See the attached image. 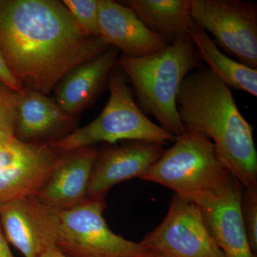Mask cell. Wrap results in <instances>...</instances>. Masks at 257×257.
Here are the masks:
<instances>
[{
	"label": "cell",
	"instance_id": "e0dca14e",
	"mask_svg": "<svg viewBox=\"0 0 257 257\" xmlns=\"http://www.w3.org/2000/svg\"><path fill=\"white\" fill-rule=\"evenodd\" d=\"M124 3L169 45L189 36L192 0H127Z\"/></svg>",
	"mask_w": 257,
	"mask_h": 257
},
{
	"label": "cell",
	"instance_id": "ba28073f",
	"mask_svg": "<svg viewBox=\"0 0 257 257\" xmlns=\"http://www.w3.org/2000/svg\"><path fill=\"white\" fill-rule=\"evenodd\" d=\"M145 249L171 257H224L199 206L175 194L163 221L140 242Z\"/></svg>",
	"mask_w": 257,
	"mask_h": 257
},
{
	"label": "cell",
	"instance_id": "d6986e66",
	"mask_svg": "<svg viewBox=\"0 0 257 257\" xmlns=\"http://www.w3.org/2000/svg\"><path fill=\"white\" fill-rule=\"evenodd\" d=\"M99 0H63L76 23L88 36H99L98 27Z\"/></svg>",
	"mask_w": 257,
	"mask_h": 257
},
{
	"label": "cell",
	"instance_id": "603a6c76",
	"mask_svg": "<svg viewBox=\"0 0 257 257\" xmlns=\"http://www.w3.org/2000/svg\"><path fill=\"white\" fill-rule=\"evenodd\" d=\"M0 257H14L10 251L8 241L5 235L2 232L1 229H0Z\"/></svg>",
	"mask_w": 257,
	"mask_h": 257
},
{
	"label": "cell",
	"instance_id": "7c38bea8",
	"mask_svg": "<svg viewBox=\"0 0 257 257\" xmlns=\"http://www.w3.org/2000/svg\"><path fill=\"white\" fill-rule=\"evenodd\" d=\"M165 150L164 145L133 140L100 151L88 185L87 197L104 198L116 184L141 178Z\"/></svg>",
	"mask_w": 257,
	"mask_h": 257
},
{
	"label": "cell",
	"instance_id": "6da1fadb",
	"mask_svg": "<svg viewBox=\"0 0 257 257\" xmlns=\"http://www.w3.org/2000/svg\"><path fill=\"white\" fill-rule=\"evenodd\" d=\"M109 46L79 28L57 0H0V54L24 88L50 94L79 64Z\"/></svg>",
	"mask_w": 257,
	"mask_h": 257
},
{
	"label": "cell",
	"instance_id": "9a60e30c",
	"mask_svg": "<svg viewBox=\"0 0 257 257\" xmlns=\"http://www.w3.org/2000/svg\"><path fill=\"white\" fill-rule=\"evenodd\" d=\"M100 151L83 147L62 155L55 170L36 197L57 209H68L87 198L89 180Z\"/></svg>",
	"mask_w": 257,
	"mask_h": 257
},
{
	"label": "cell",
	"instance_id": "2e32d148",
	"mask_svg": "<svg viewBox=\"0 0 257 257\" xmlns=\"http://www.w3.org/2000/svg\"><path fill=\"white\" fill-rule=\"evenodd\" d=\"M118 53L117 49L109 47L94 60L72 69L56 86V102L74 117L87 109L107 86Z\"/></svg>",
	"mask_w": 257,
	"mask_h": 257
},
{
	"label": "cell",
	"instance_id": "4fadbf2b",
	"mask_svg": "<svg viewBox=\"0 0 257 257\" xmlns=\"http://www.w3.org/2000/svg\"><path fill=\"white\" fill-rule=\"evenodd\" d=\"M15 138L23 143H52L76 130L75 117L46 94L25 88L18 93Z\"/></svg>",
	"mask_w": 257,
	"mask_h": 257
},
{
	"label": "cell",
	"instance_id": "277c9868",
	"mask_svg": "<svg viewBox=\"0 0 257 257\" xmlns=\"http://www.w3.org/2000/svg\"><path fill=\"white\" fill-rule=\"evenodd\" d=\"M127 82L116 64L108 79L109 99L99 116L65 138L50 143L51 147L64 155L99 143L138 140L164 146L168 142L175 143L177 138L152 122L139 107Z\"/></svg>",
	"mask_w": 257,
	"mask_h": 257
},
{
	"label": "cell",
	"instance_id": "8fae6325",
	"mask_svg": "<svg viewBox=\"0 0 257 257\" xmlns=\"http://www.w3.org/2000/svg\"><path fill=\"white\" fill-rule=\"evenodd\" d=\"M0 221L7 241L25 257H40L55 245L58 209L44 204L35 195L0 207Z\"/></svg>",
	"mask_w": 257,
	"mask_h": 257
},
{
	"label": "cell",
	"instance_id": "9c48e42d",
	"mask_svg": "<svg viewBox=\"0 0 257 257\" xmlns=\"http://www.w3.org/2000/svg\"><path fill=\"white\" fill-rule=\"evenodd\" d=\"M61 156L50 143H23L15 136L0 138V207L36 195Z\"/></svg>",
	"mask_w": 257,
	"mask_h": 257
},
{
	"label": "cell",
	"instance_id": "ac0fdd59",
	"mask_svg": "<svg viewBox=\"0 0 257 257\" xmlns=\"http://www.w3.org/2000/svg\"><path fill=\"white\" fill-rule=\"evenodd\" d=\"M189 37L202 62L209 70L228 87L257 96V69L233 60L216 46L209 34L195 23L189 30Z\"/></svg>",
	"mask_w": 257,
	"mask_h": 257
},
{
	"label": "cell",
	"instance_id": "44dd1931",
	"mask_svg": "<svg viewBox=\"0 0 257 257\" xmlns=\"http://www.w3.org/2000/svg\"><path fill=\"white\" fill-rule=\"evenodd\" d=\"M241 211L248 243L253 253L257 251V188L243 189Z\"/></svg>",
	"mask_w": 257,
	"mask_h": 257
},
{
	"label": "cell",
	"instance_id": "52a82bcc",
	"mask_svg": "<svg viewBox=\"0 0 257 257\" xmlns=\"http://www.w3.org/2000/svg\"><path fill=\"white\" fill-rule=\"evenodd\" d=\"M192 18L241 63L257 69V5L239 0H192Z\"/></svg>",
	"mask_w": 257,
	"mask_h": 257
},
{
	"label": "cell",
	"instance_id": "d4e9b609",
	"mask_svg": "<svg viewBox=\"0 0 257 257\" xmlns=\"http://www.w3.org/2000/svg\"><path fill=\"white\" fill-rule=\"evenodd\" d=\"M142 257H171V256H167V255L165 254V253L157 252V251H148V250H147V252L146 254L144 255V256H142Z\"/></svg>",
	"mask_w": 257,
	"mask_h": 257
},
{
	"label": "cell",
	"instance_id": "7a4b0ae2",
	"mask_svg": "<svg viewBox=\"0 0 257 257\" xmlns=\"http://www.w3.org/2000/svg\"><path fill=\"white\" fill-rule=\"evenodd\" d=\"M186 131L209 139L243 189L257 188L253 127L241 114L230 88L208 68L189 73L177 99Z\"/></svg>",
	"mask_w": 257,
	"mask_h": 257
},
{
	"label": "cell",
	"instance_id": "3957f363",
	"mask_svg": "<svg viewBox=\"0 0 257 257\" xmlns=\"http://www.w3.org/2000/svg\"><path fill=\"white\" fill-rule=\"evenodd\" d=\"M117 65L131 83L142 110L152 114L167 133L182 136L186 130L177 109L179 88L189 73L203 67L190 37L145 57L122 55Z\"/></svg>",
	"mask_w": 257,
	"mask_h": 257
},
{
	"label": "cell",
	"instance_id": "30bf717a",
	"mask_svg": "<svg viewBox=\"0 0 257 257\" xmlns=\"http://www.w3.org/2000/svg\"><path fill=\"white\" fill-rule=\"evenodd\" d=\"M243 187L234 176L215 189L192 198L224 257H256L241 211Z\"/></svg>",
	"mask_w": 257,
	"mask_h": 257
},
{
	"label": "cell",
	"instance_id": "5bb4252c",
	"mask_svg": "<svg viewBox=\"0 0 257 257\" xmlns=\"http://www.w3.org/2000/svg\"><path fill=\"white\" fill-rule=\"evenodd\" d=\"M98 27L106 43L128 57H145L169 45L150 31L133 10L112 0L98 2Z\"/></svg>",
	"mask_w": 257,
	"mask_h": 257
},
{
	"label": "cell",
	"instance_id": "ffe728a7",
	"mask_svg": "<svg viewBox=\"0 0 257 257\" xmlns=\"http://www.w3.org/2000/svg\"><path fill=\"white\" fill-rule=\"evenodd\" d=\"M18 92L0 82V138L15 136L18 121Z\"/></svg>",
	"mask_w": 257,
	"mask_h": 257
},
{
	"label": "cell",
	"instance_id": "8992f818",
	"mask_svg": "<svg viewBox=\"0 0 257 257\" xmlns=\"http://www.w3.org/2000/svg\"><path fill=\"white\" fill-rule=\"evenodd\" d=\"M104 198H87L68 209H58L55 246L67 257H142L140 243L114 234L103 216Z\"/></svg>",
	"mask_w": 257,
	"mask_h": 257
},
{
	"label": "cell",
	"instance_id": "5b68a950",
	"mask_svg": "<svg viewBox=\"0 0 257 257\" xmlns=\"http://www.w3.org/2000/svg\"><path fill=\"white\" fill-rule=\"evenodd\" d=\"M231 175L211 140L186 131L140 179L192 198L220 187Z\"/></svg>",
	"mask_w": 257,
	"mask_h": 257
},
{
	"label": "cell",
	"instance_id": "cb8c5ba5",
	"mask_svg": "<svg viewBox=\"0 0 257 257\" xmlns=\"http://www.w3.org/2000/svg\"><path fill=\"white\" fill-rule=\"evenodd\" d=\"M40 257H67L63 253L61 252L58 248L54 245V246H50V248H47L46 251H45Z\"/></svg>",
	"mask_w": 257,
	"mask_h": 257
},
{
	"label": "cell",
	"instance_id": "7402d4cb",
	"mask_svg": "<svg viewBox=\"0 0 257 257\" xmlns=\"http://www.w3.org/2000/svg\"><path fill=\"white\" fill-rule=\"evenodd\" d=\"M0 82L18 93L22 92L25 89V88L15 79L13 74L10 72L1 54H0Z\"/></svg>",
	"mask_w": 257,
	"mask_h": 257
}]
</instances>
